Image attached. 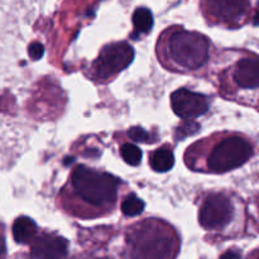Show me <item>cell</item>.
Masks as SVG:
<instances>
[{
    "label": "cell",
    "mask_w": 259,
    "mask_h": 259,
    "mask_svg": "<svg viewBox=\"0 0 259 259\" xmlns=\"http://www.w3.org/2000/svg\"><path fill=\"white\" fill-rule=\"evenodd\" d=\"M119 181L114 176L77 166L71 176V185L81 200L95 207H109L115 202Z\"/></svg>",
    "instance_id": "6da1fadb"
},
{
    "label": "cell",
    "mask_w": 259,
    "mask_h": 259,
    "mask_svg": "<svg viewBox=\"0 0 259 259\" xmlns=\"http://www.w3.org/2000/svg\"><path fill=\"white\" fill-rule=\"evenodd\" d=\"M142 227L129 235V244L134 259H171L175 237L157 222H143Z\"/></svg>",
    "instance_id": "7a4b0ae2"
},
{
    "label": "cell",
    "mask_w": 259,
    "mask_h": 259,
    "mask_svg": "<svg viewBox=\"0 0 259 259\" xmlns=\"http://www.w3.org/2000/svg\"><path fill=\"white\" fill-rule=\"evenodd\" d=\"M168 55L180 68L197 70L209 58V40L200 33L175 30L168 38Z\"/></svg>",
    "instance_id": "3957f363"
},
{
    "label": "cell",
    "mask_w": 259,
    "mask_h": 259,
    "mask_svg": "<svg viewBox=\"0 0 259 259\" xmlns=\"http://www.w3.org/2000/svg\"><path fill=\"white\" fill-rule=\"evenodd\" d=\"M253 156V146L242 137L223 139L212 148L207 158V168L215 174H224L243 166Z\"/></svg>",
    "instance_id": "277c9868"
},
{
    "label": "cell",
    "mask_w": 259,
    "mask_h": 259,
    "mask_svg": "<svg viewBox=\"0 0 259 259\" xmlns=\"http://www.w3.org/2000/svg\"><path fill=\"white\" fill-rule=\"evenodd\" d=\"M134 58V50L126 42L113 43L104 48L94 62L93 71L100 81L110 80L128 67Z\"/></svg>",
    "instance_id": "5b68a950"
},
{
    "label": "cell",
    "mask_w": 259,
    "mask_h": 259,
    "mask_svg": "<svg viewBox=\"0 0 259 259\" xmlns=\"http://www.w3.org/2000/svg\"><path fill=\"white\" fill-rule=\"evenodd\" d=\"M234 217V206L229 197L223 194H212L207 196L200 209V225L206 230L223 229L232 222Z\"/></svg>",
    "instance_id": "8992f818"
},
{
    "label": "cell",
    "mask_w": 259,
    "mask_h": 259,
    "mask_svg": "<svg viewBox=\"0 0 259 259\" xmlns=\"http://www.w3.org/2000/svg\"><path fill=\"white\" fill-rule=\"evenodd\" d=\"M171 105L176 115L184 119H192L206 113L209 101L201 94L180 89L171 95Z\"/></svg>",
    "instance_id": "52a82bcc"
},
{
    "label": "cell",
    "mask_w": 259,
    "mask_h": 259,
    "mask_svg": "<svg viewBox=\"0 0 259 259\" xmlns=\"http://www.w3.org/2000/svg\"><path fill=\"white\" fill-rule=\"evenodd\" d=\"M68 242L57 235H43L33 242L30 257L33 259H63L67 254Z\"/></svg>",
    "instance_id": "ba28073f"
},
{
    "label": "cell",
    "mask_w": 259,
    "mask_h": 259,
    "mask_svg": "<svg viewBox=\"0 0 259 259\" xmlns=\"http://www.w3.org/2000/svg\"><path fill=\"white\" fill-rule=\"evenodd\" d=\"M258 71L257 58H244L237 63L233 77L239 88L255 90L259 85Z\"/></svg>",
    "instance_id": "9c48e42d"
},
{
    "label": "cell",
    "mask_w": 259,
    "mask_h": 259,
    "mask_svg": "<svg viewBox=\"0 0 259 259\" xmlns=\"http://www.w3.org/2000/svg\"><path fill=\"white\" fill-rule=\"evenodd\" d=\"M207 7L211 10V13L218 15V18H222L227 22H232V20L242 18L248 4L238 2H212L207 3Z\"/></svg>",
    "instance_id": "30bf717a"
},
{
    "label": "cell",
    "mask_w": 259,
    "mask_h": 259,
    "mask_svg": "<svg viewBox=\"0 0 259 259\" xmlns=\"http://www.w3.org/2000/svg\"><path fill=\"white\" fill-rule=\"evenodd\" d=\"M37 233V225L30 218L20 217L13 224V237L18 244L28 243Z\"/></svg>",
    "instance_id": "8fae6325"
},
{
    "label": "cell",
    "mask_w": 259,
    "mask_h": 259,
    "mask_svg": "<svg viewBox=\"0 0 259 259\" xmlns=\"http://www.w3.org/2000/svg\"><path fill=\"white\" fill-rule=\"evenodd\" d=\"M149 163H151L152 169L159 172V174H163V172H168L169 169H172L175 164V156L171 149L163 147L151 154Z\"/></svg>",
    "instance_id": "7c38bea8"
},
{
    "label": "cell",
    "mask_w": 259,
    "mask_h": 259,
    "mask_svg": "<svg viewBox=\"0 0 259 259\" xmlns=\"http://www.w3.org/2000/svg\"><path fill=\"white\" fill-rule=\"evenodd\" d=\"M133 24L137 33H148L153 27V15L147 8H139L133 14Z\"/></svg>",
    "instance_id": "4fadbf2b"
},
{
    "label": "cell",
    "mask_w": 259,
    "mask_h": 259,
    "mask_svg": "<svg viewBox=\"0 0 259 259\" xmlns=\"http://www.w3.org/2000/svg\"><path fill=\"white\" fill-rule=\"evenodd\" d=\"M146 207L143 200L137 197L136 195H129L121 204V211L125 217H137L141 214Z\"/></svg>",
    "instance_id": "5bb4252c"
},
{
    "label": "cell",
    "mask_w": 259,
    "mask_h": 259,
    "mask_svg": "<svg viewBox=\"0 0 259 259\" xmlns=\"http://www.w3.org/2000/svg\"><path fill=\"white\" fill-rule=\"evenodd\" d=\"M120 156L131 166H138L142 161V151L137 146L131 143H126L121 146Z\"/></svg>",
    "instance_id": "9a60e30c"
},
{
    "label": "cell",
    "mask_w": 259,
    "mask_h": 259,
    "mask_svg": "<svg viewBox=\"0 0 259 259\" xmlns=\"http://www.w3.org/2000/svg\"><path fill=\"white\" fill-rule=\"evenodd\" d=\"M199 129H200V124H197L196 121H192V120L184 121V123L177 128L176 139L181 141V139L186 138V137L194 136V134H196L197 132H199Z\"/></svg>",
    "instance_id": "2e32d148"
},
{
    "label": "cell",
    "mask_w": 259,
    "mask_h": 259,
    "mask_svg": "<svg viewBox=\"0 0 259 259\" xmlns=\"http://www.w3.org/2000/svg\"><path fill=\"white\" fill-rule=\"evenodd\" d=\"M128 136L134 142H139V143H153V138L149 136L148 132H146L141 126H133V128L129 129Z\"/></svg>",
    "instance_id": "e0dca14e"
},
{
    "label": "cell",
    "mask_w": 259,
    "mask_h": 259,
    "mask_svg": "<svg viewBox=\"0 0 259 259\" xmlns=\"http://www.w3.org/2000/svg\"><path fill=\"white\" fill-rule=\"evenodd\" d=\"M28 53H29L32 60H40V58L43 57V55H45V47H43V45H40V43L34 42L29 46V48H28Z\"/></svg>",
    "instance_id": "ac0fdd59"
},
{
    "label": "cell",
    "mask_w": 259,
    "mask_h": 259,
    "mask_svg": "<svg viewBox=\"0 0 259 259\" xmlns=\"http://www.w3.org/2000/svg\"><path fill=\"white\" fill-rule=\"evenodd\" d=\"M220 259H240V252L234 249L227 250V252L220 257Z\"/></svg>",
    "instance_id": "d6986e66"
},
{
    "label": "cell",
    "mask_w": 259,
    "mask_h": 259,
    "mask_svg": "<svg viewBox=\"0 0 259 259\" xmlns=\"http://www.w3.org/2000/svg\"><path fill=\"white\" fill-rule=\"evenodd\" d=\"M5 253V244H4V239L0 237V259H3Z\"/></svg>",
    "instance_id": "ffe728a7"
},
{
    "label": "cell",
    "mask_w": 259,
    "mask_h": 259,
    "mask_svg": "<svg viewBox=\"0 0 259 259\" xmlns=\"http://www.w3.org/2000/svg\"><path fill=\"white\" fill-rule=\"evenodd\" d=\"M100 259H108V258H100Z\"/></svg>",
    "instance_id": "44dd1931"
},
{
    "label": "cell",
    "mask_w": 259,
    "mask_h": 259,
    "mask_svg": "<svg viewBox=\"0 0 259 259\" xmlns=\"http://www.w3.org/2000/svg\"><path fill=\"white\" fill-rule=\"evenodd\" d=\"M0 103H2V101H0Z\"/></svg>",
    "instance_id": "7402d4cb"
}]
</instances>
